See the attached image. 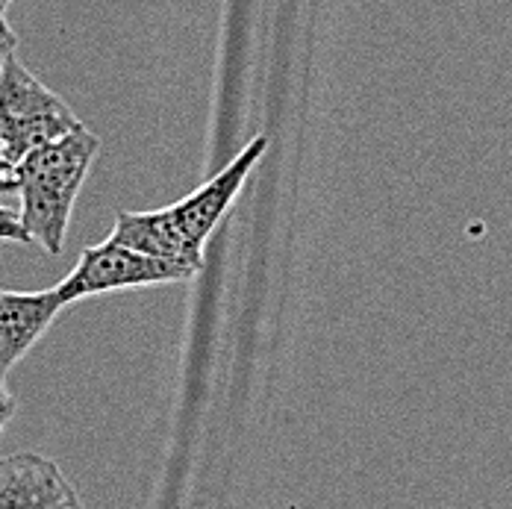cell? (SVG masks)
Instances as JSON below:
<instances>
[{"instance_id":"5","label":"cell","mask_w":512,"mask_h":509,"mask_svg":"<svg viewBox=\"0 0 512 509\" xmlns=\"http://www.w3.org/2000/svg\"><path fill=\"white\" fill-rule=\"evenodd\" d=\"M0 509H83V504L53 459L24 451L0 459Z\"/></svg>"},{"instance_id":"12","label":"cell","mask_w":512,"mask_h":509,"mask_svg":"<svg viewBox=\"0 0 512 509\" xmlns=\"http://www.w3.org/2000/svg\"><path fill=\"white\" fill-rule=\"evenodd\" d=\"M289 509H295V507H289Z\"/></svg>"},{"instance_id":"1","label":"cell","mask_w":512,"mask_h":509,"mask_svg":"<svg viewBox=\"0 0 512 509\" xmlns=\"http://www.w3.org/2000/svg\"><path fill=\"white\" fill-rule=\"evenodd\" d=\"M265 148H268V139L256 136L230 165H224L212 180H206L201 189H195L177 204L151 209V212L121 209L115 215V227L109 239L133 251L171 259V262L201 271L204 265L201 251H204L206 239L212 236L218 221L230 212V206L236 204L245 180L251 177Z\"/></svg>"},{"instance_id":"7","label":"cell","mask_w":512,"mask_h":509,"mask_svg":"<svg viewBox=\"0 0 512 509\" xmlns=\"http://www.w3.org/2000/svg\"><path fill=\"white\" fill-rule=\"evenodd\" d=\"M0 242H21V245H33V236L27 233L21 215L15 209L0 204Z\"/></svg>"},{"instance_id":"3","label":"cell","mask_w":512,"mask_h":509,"mask_svg":"<svg viewBox=\"0 0 512 509\" xmlns=\"http://www.w3.org/2000/svg\"><path fill=\"white\" fill-rule=\"evenodd\" d=\"M83 127L74 109L33 77L18 51L0 68V151L15 165L27 153L53 145Z\"/></svg>"},{"instance_id":"9","label":"cell","mask_w":512,"mask_h":509,"mask_svg":"<svg viewBox=\"0 0 512 509\" xmlns=\"http://www.w3.org/2000/svg\"><path fill=\"white\" fill-rule=\"evenodd\" d=\"M15 51H18V36L12 33L6 15H0V68H3V62H6Z\"/></svg>"},{"instance_id":"8","label":"cell","mask_w":512,"mask_h":509,"mask_svg":"<svg viewBox=\"0 0 512 509\" xmlns=\"http://www.w3.org/2000/svg\"><path fill=\"white\" fill-rule=\"evenodd\" d=\"M9 195H18V168L0 151V198H9Z\"/></svg>"},{"instance_id":"11","label":"cell","mask_w":512,"mask_h":509,"mask_svg":"<svg viewBox=\"0 0 512 509\" xmlns=\"http://www.w3.org/2000/svg\"><path fill=\"white\" fill-rule=\"evenodd\" d=\"M9 3H12V0H0V15H3V12L9 9Z\"/></svg>"},{"instance_id":"2","label":"cell","mask_w":512,"mask_h":509,"mask_svg":"<svg viewBox=\"0 0 512 509\" xmlns=\"http://www.w3.org/2000/svg\"><path fill=\"white\" fill-rule=\"evenodd\" d=\"M101 151V139L83 124L65 139L27 153L18 168L21 221L48 254H62L77 195Z\"/></svg>"},{"instance_id":"10","label":"cell","mask_w":512,"mask_h":509,"mask_svg":"<svg viewBox=\"0 0 512 509\" xmlns=\"http://www.w3.org/2000/svg\"><path fill=\"white\" fill-rule=\"evenodd\" d=\"M12 415H15V398H12V392L6 389V380H3V374H0V433H3V427L12 421Z\"/></svg>"},{"instance_id":"4","label":"cell","mask_w":512,"mask_h":509,"mask_svg":"<svg viewBox=\"0 0 512 509\" xmlns=\"http://www.w3.org/2000/svg\"><path fill=\"white\" fill-rule=\"evenodd\" d=\"M198 271L171 259L133 251L115 239H106L95 248H86L71 274H65L53 289L59 301L68 306L83 298H98L106 292L121 289H142V286H162V283H180L192 280Z\"/></svg>"},{"instance_id":"6","label":"cell","mask_w":512,"mask_h":509,"mask_svg":"<svg viewBox=\"0 0 512 509\" xmlns=\"http://www.w3.org/2000/svg\"><path fill=\"white\" fill-rule=\"evenodd\" d=\"M62 301L56 289L48 292H6L0 289V374L18 365L24 354L45 336L59 315Z\"/></svg>"}]
</instances>
